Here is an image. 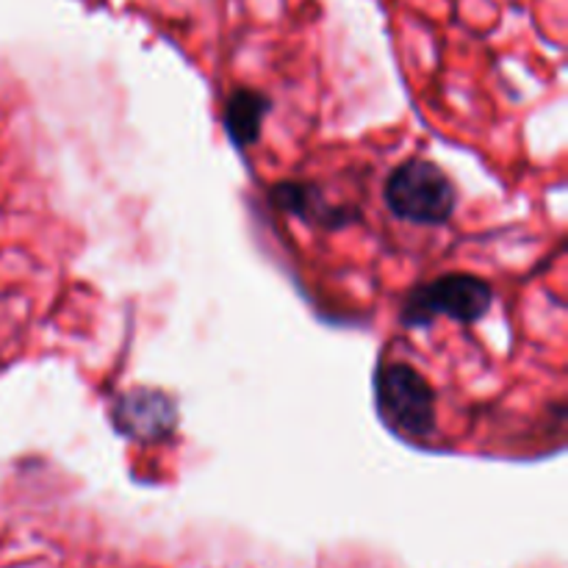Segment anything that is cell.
<instances>
[{"instance_id":"6da1fadb","label":"cell","mask_w":568,"mask_h":568,"mask_svg":"<svg viewBox=\"0 0 568 568\" xmlns=\"http://www.w3.org/2000/svg\"><path fill=\"white\" fill-rule=\"evenodd\" d=\"M491 283L471 272H449L408 292L399 320L405 327H430L442 316L460 325H475L491 311Z\"/></svg>"},{"instance_id":"7a4b0ae2","label":"cell","mask_w":568,"mask_h":568,"mask_svg":"<svg viewBox=\"0 0 568 568\" xmlns=\"http://www.w3.org/2000/svg\"><path fill=\"white\" fill-rule=\"evenodd\" d=\"M388 211L414 225H444L458 209L455 183L438 164L427 159H408L388 175L383 189Z\"/></svg>"},{"instance_id":"3957f363","label":"cell","mask_w":568,"mask_h":568,"mask_svg":"<svg viewBox=\"0 0 568 568\" xmlns=\"http://www.w3.org/2000/svg\"><path fill=\"white\" fill-rule=\"evenodd\" d=\"M377 410L394 433L430 438L436 433V388L419 369L403 361L381 366L375 381Z\"/></svg>"},{"instance_id":"277c9868","label":"cell","mask_w":568,"mask_h":568,"mask_svg":"<svg viewBox=\"0 0 568 568\" xmlns=\"http://www.w3.org/2000/svg\"><path fill=\"white\" fill-rule=\"evenodd\" d=\"M178 422V399L161 388H128L111 405V425L131 442H166Z\"/></svg>"},{"instance_id":"5b68a950","label":"cell","mask_w":568,"mask_h":568,"mask_svg":"<svg viewBox=\"0 0 568 568\" xmlns=\"http://www.w3.org/2000/svg\"><path fill=\"white\" fill-rule=\"evenodd\" d=\"M270 203L283 214H292L297 220L311 222V225L325 227V231H336V227L358 220V211L347 209V205H331L316 183L305 181L275 183L270 189Z\"/></svg>"},{"instance_id":"8992f818","label":"cell","mask_w":568,"mask_h":568,"mask_svg":"<svg viewBox=\"0 0 568 568\" xmlns=\"http://www.w3.org/2000/svg\"><path fill=\"white\" fill-rule=\"evenodd\" d=\"M272 111V100L258 89L239 87L227 94L225 111H222V125H225L227 139L239 150L253 148L261 139L266 114Z\"/></svg>"}]
</instances>
